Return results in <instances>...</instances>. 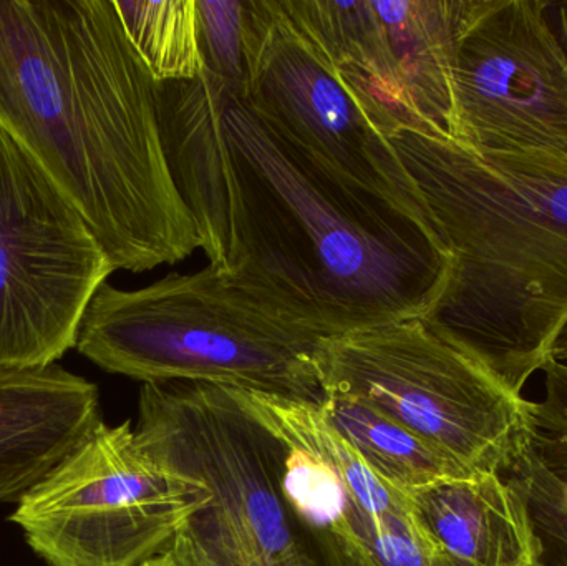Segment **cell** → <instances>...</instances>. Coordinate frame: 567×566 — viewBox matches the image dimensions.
Wrapping results in <instances>:
<instances>
[{
	"mask_svg": "<svg viewBox=\"0 0 567 566\" xmlns=\"http://www.w3.org/2000/svg\"><path fill=\"white\" fill-rule=\"evenodd\" d=\"M0 126L82 213L115 271L199 249L166 159L158 82L113 0H0Z\"/></svg>",
	"mask_w": 567,
	"mask_h": 566,
	"instance_id": "1",
	"label": "cell"
},
{
	"mask_svg": "<svg viewBox=\"0 0 567 566\" xmlns=\"http://www.w3.org/2000/svg\"><path fill=\"white\" fill-rule=\"evenodd\" d=\"M226 272L269 308L336 338L426 318L452 269L435 229L337 175L226 86Z\"/></svg>",
	"mask_w": 567,
	"mask_h": 566,
	"instance_id": "2",
	"label": "cell"
},
{
	"mask_svg": "<svg viewBox=\"0 0 567 566\" xmlns=\"http://www.w3.org/2000/svg\"><path fill=\"white\" fill-rule=\"evenodd\" d=\"M390 142L452 256L426 319L523 394L567 322V162L476 153L410 130Z\"/></svg>",
	"mask_w": 567,
	"mask_h": 566,
	"instance_id": "3",
	"label": "cell"
},
{
	"mask_svg": "<svg viewBox=\"0 0 567 566\" xmlns=\"http://www.w3.org/2000/svg\"><path fill=\"white\" fill-rule=\"evenodd\" d=\"M326 339L208 266L133 291L105 282L75 349L103 371L145 384L196 382L319 404Z\"/></svg>",
	"mask_w": 567,
	"mask_h": 566,
	"instance_id": "4",
	"label": "cell"
},
{
	"mask_svg": "<svg viewBox=\"0 0 567 566\" xmlns=\"http://www.w3.org/2000/svg\"><path fill=\"white\" fill-rule=\"evenodd\" d=\"M136 439L205 488L183 531L212 566H360L286 487V442L245 392L196 382L145 384Z\"/></svg>",
	"mask_w": 567,
	"mask_h": 566,
	"instance_id": "5",
	"label": "cell"
},
{
	"mask_svg": "<svg viewBox=\"0 0 567 566\" xmlns=\"http://www.w3.org/2000/svg\"><path fill=\"white\" fill-rule=\"evenodd\" d=\"M322 394L365 401L470 474H509L532 451L533 402L475 349L426 318L323 341Z\"/></svg>",
	"mask_w": 567,
	"mask_h": 566,
	"instance_id": "6",
	"label": "cell"
},
{
	"mask_svg": "<svg viewBox=\"0 0 567 566\" xmlns=\"http://www.w3.org/2000/svg\"><path fill=\"white\" fill-rule=\"evenodd\" d=\"M206 498L198 482L143 451L130 421L100 422L10 521L49 566H142L169 550Z\"/></svg>",
	"mask_w": 567,
	"mask_h": 566,
	"instance_id": "7",
	"label": "cell"
},
{
	"mask_svg": "<svg viewBox=\"0 0 567 566\" xmlns=\"http://www.w3.org/2000/svg\"><path fill=\"white\" fill-rule=\"evenodd\" d=\"M115 272L82 213L0 126V369H43L75 348Z\"/></svg>",
	"mask_w": 567,
	"mask_h": 566,
	"instance_id": "8",
	"label": "cell"
},
{
	"mask_svg": "<svg viewBox=\"0 0 567 566\" xmlns=\"http://www.w3.org/2000/svg\"><path fill=\"white\" fill-rule=\"evenodd\" d=\"M246 93L252 112L332 172L433 228L389 136L281 0H245Z\"/></svg>",
	"mask_w": 567,
	"mask_h": 566,
	"instance_id": "9",
	"label": "cell"
},
{
	"mask_svg": "<svg viewBox=\"0 0 567 566\" xmlns=\"http://www.w3.org/2000/svg\"><path fill=\"white\" fill-rule=\"evenodd\" d=\"M549 0H480L460 33L455 143L567 162V53Z\"/></svg>",
	"mask_w": 567,
	"mask_h": 566,
	"instance_id": "10",
	"label": "cell"
},
{
	"mask_svg": "<svg viewBox=\"0 0 567 566\" xmlns=\"http://www.w3.org/2000/svg\"><path fill=\"white\" fill-rule=\"evenodd\" d=\"M286 442V487L310 517L339 537L360 566H453L409 495L380 478L327 424L319 404L245 392Z\"/></svg>",
	"mask_w": 567,
	"mask_h": 566,
	"instance_id": "11",
	"label": "cell"
},
{
	"mask_svg": "<svg viewBox=\"0 0 567 566\" xmlns=\"http://www.w3.org/2000/svg\"><path fill=\"white\" fill-rule=\"evenodd\" d=\"M100 422L93 382L56 364L0 369V505L19 504Z\"/></svg>",
	"mask_w": 567,
	"mask_h": 566,
	"instance_id": "12",
	"label": "cell"
},
{
	"mask_svg": "<svg viewBox=\"0 0 567 566\" xmlns=\"http://www.w3.org/2000/svg\"><path fill=\"white\" fill-rule=\"evenodd\" d=\"M410 501L453 566H545L528 504L503 475L439 482Z\"/></svg>",
	"mask_w": 567,
	"mask_h": 566,
	"instance_id": "13",
	"label": "cell"
},
{
	"mask_svg": "<svg viewBox=\"0 0 567 566\" xmlns=\"http://www.w3.org/2000/svg\"><path fill=\"white\" fill-rule=\"evenodd\" d=\"M281 6L326 53L383 135L422 132L373 0H281Z\"/></svg>",
	"mask_w": 567,
	"mask_h": 566,
	"instance_id": "14",
	"label": "cell"
},
{
	"mask_svg": "<svg viewBox=\"0 0 567 566\" xmlns=\"http://www.w3.org/2000/svg\"><path fill=\"white\" fill-rule=\"evenodd\" d=\"M480 0H373L420 122V135L455 142V72L460 33Z\"/></svg>",
	"mask_w": 567,
	"mask_h": 566,
	"instance_id": "15",
	"label": "cell"
},
{
	"mask_svg": "<svg viewBox=\"0 0 567 566\" xmlns=\"http://www.w3.org/2000/svg\"><path fill=\"white\" fill-rule=\"evenodd\" d=\"M319 409L327 424L380 478L409 497L439 482L478 475L470 474L365 401L326 394Z\"/></svg>",
	"mask_w": 567,
	"mask_h": 566,
	"instance_id": "16",
	"label": "cell"
},
{
	"mask_svg": "<svg viewBox=\"0 0 567 566\" xmlns=\"http://www.w3.org/2000/svg\"><path fill=\"white\" fill-rule=\"evenodd\" d=\"M130 42L156 82L195 80L205 72L196 0H113Z\"/></svg>",
	"mask_w": 567,
	"mask_h": 566,
	"instance_id": "17",
	"label": "cell"
},
{
	"mask_svg": "<svg viewBox=\"0 0 567 566\" xmlns=\"http://www.w3.org/2000/svg\"><path fill=\"white\" fill-rule=\"evenodd\" d=\"M196 12L205 72L225 82L243 99L246 93L245 2L196 0Z\"/></svg>",
	"mask_w": 567,
	"mask_h": 566,
	"instance_id": "18",
	"label": "cell"
},
{
	"mask_svg": "<svg viewBox=\"0 0 567 566\" xmlns=\"http://www.w3.org/2000/svg\"><path fill=\"white\" fill-rule=\"evenodd\" d=\"M506 478L528 504L545 566H567V498L559 478L543 464L535 447Z\"/></svg>",
	"mask_w": 567,
	"mask_h": 566,
	"instance_id": "19",
	"label": "cell"
},
{
	"mask_svg": "<svg viewBox=\"0 0 567 566\" xmlns=\"http://www.w3.org/2000/svg\"><path fill=\"white\" fill-rule=\"evenodd\" d=\"M545 395L533 402L536 435L533 447L543 464L559 478L567 498V362L549 359L545 368Z\"/></svg>",
	"mask_w": 567,
	"mask_h": 566,
	"instance_id": "20",
	"label": "cell"
},
{
	"mask_svg": "<svg viewBox=\"0 0 567 566\" xmlns=\"http://www.w3.org/2000/svg\"><path fill=\"white\" fill-rule=\"evenodd\" d=\"M169 554L178 566H212L185 531H179L169 547Z\"/></svg>",
	"mask_w": 567,
	"mask_h": 566,
	"instance_id": "21",
	"label": "cell"
},
{
	"mask_svg": "<svg viewBox=\"0 0 567 566\" xmlns=\"http://www.w3.org/2000/svg\"><path fill=\"white\" fill-rule=\"evenodd\" d=\"M548 17L556 35H558L559 42L563 43L567 53V0H565V2L549 0Z\"/></svg>",
	"mask_w": 567,
	"mask_h": 566,
	"instance_id": "22",
	"label": "cell"
},
{
	"mask_svg": "<svg viewBox=\"0 0 567 566\" xmlns=\"http://www.w3.org/2000/svg\"><path fill=\"white\" fill-rule=\"evenodd\" d=\"M551 358L555 361L567 362V322L563 326L555 344H553Z\"/></svg>",
	"mask_w": 567,
	"mask_h": 566,
	"instance_id": "23",
	"label": "cell"
},
{
	"mask_svg": "<svg viewBox=\"0 0 567 566\" xmlns=\"http://www.w3.org/2000/svg\"><path fill=\"white\" fill-rule=\"evenodd\" d=\"M142 566H178L176 564L175 558L169 552H165V554L158 555V557L152 558V560L146 562Z\"/></svg>",
	"mask_w": 567,
	"mask_h": 566,
	"instance_id": "24",
	"label": "cell"
}]
</instances>
